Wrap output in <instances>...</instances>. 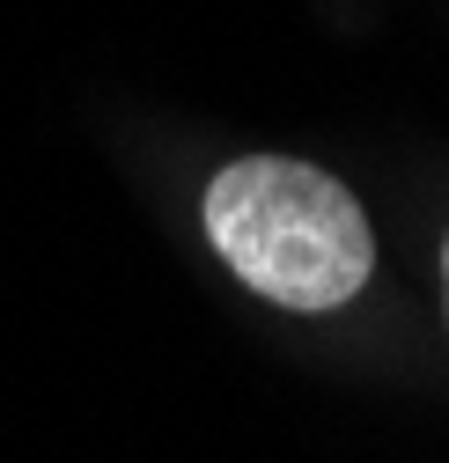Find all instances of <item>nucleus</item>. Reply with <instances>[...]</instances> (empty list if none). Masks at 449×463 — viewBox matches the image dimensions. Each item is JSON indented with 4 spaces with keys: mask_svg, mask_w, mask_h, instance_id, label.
<instances>
[{
    "mask_svg": "<svg viewBox=\"0 0 449 463\" xmlns=\"http://www.w3.org/2000/svg\"><path fill=\"white\" fill-rule=\"evenodd\" d=\"M442 295H449V243H442Z\"/></svg>",
    "mask_w": 449,
    "mask_h": 463,
    "instance_id": "nucleus-2",
    "label": "nucleus"
},
{
    "mask_svg": "<svg viewBox=\"0 0 449 463\" xmlns=\"http://www.w3.org/2000/svg\"><path fill=\"white\" fill-rule=\"evenodd\" d=\"M206 236L280 309H339L368 287L376 243L354 192L310 162L244 155L206 184Z\"/></svg>",
    "mask_w": 449,
    "mask_h": 463,
    "instance_id": "nucleus-1",
    "label": "nucleus"
}]
</instances>
